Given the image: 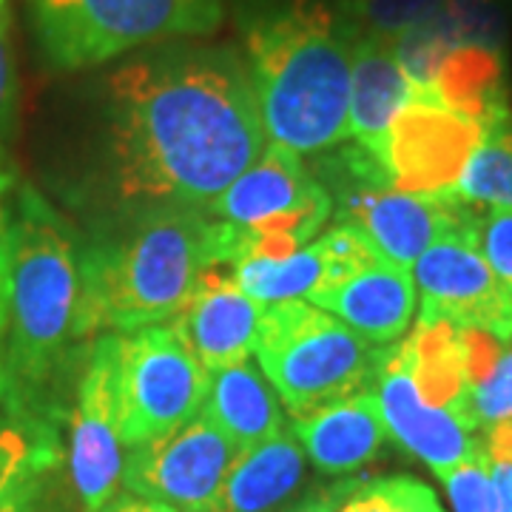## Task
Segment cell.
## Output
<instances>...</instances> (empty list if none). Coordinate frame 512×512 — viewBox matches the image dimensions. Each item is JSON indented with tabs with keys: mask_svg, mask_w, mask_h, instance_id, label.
Listing matches in <instances>:
<instances>
[{
	"mask_svg": "<svg viewBox=\"0 0 512 512\" xmlns=\"http://www.w3.org/2000/svg\"><path fill=\"white\" fill-rule=\"evenodd\" d=\"M114 177L126 200L208 208L268 146L245 57L160 43L106 80Z\"/></svg>",
	"mask_w": 512,
	"mask_h": 512,
	"instance_id": "6da1fadb",
	"label": "cell"
},
{
	"mask_svg": "<svg viewBox=\"0 0 512 512\" xmlns=\"http://www.w3.org/2000/svg\"><path fill=\"white\" fill-rule=\"evenodd\" d=\"M245 66L268 143L322 154L350 140L359 29L328 0H245Z\"/></svg>",
	"mask_w": 512,
	"mask_h": 512,
	"instance_id": "7a4b0ae2",
	"label": "cell"
},
{
	"mask_svg": "<svg viewBox=\"0 0 512 512\" xmlns=\"http://www.w3.org/2000/svg\"><path fill=\"white\" fill-rule=\"evenodd\" d=\"M217 265V220L191 205L146 202L80 251V336L171 322Z\"/></svg>",
	"mask_w": 512,
	"mask_h": 512,
	"instance_id": "3957f363",
	"label": "cell"
},
{
	"mask_svg": "<svg viewBox=\"0 0 512 512\" xmlns=\"http://www.w3.org/2000/svg\"><path fill=\"white\" fill-rule=\"evenodd\" d=\"M6 237L9 348L0 365L26 396L52 407V382L83 339L80 248L55 208L32 188H23Z\"/></svg>",
	"mask_w": 512,
	"mask_h": 512,
	"instance_id": "277c9868",
	"label": "cell"
},
{
	"mask_svg": "<svg viewBox=\"0 0 512 512\" xmlns=\"http://www.w3.org/2000/svg\"><path fill=\"white\" fill-rule=\"evenodd\" d=\"M254 356L293 419L367 390L382 348L305 299L265 305Z\"/></svg>",
	"mask_w": 512,
	"mask_h": 512,
	"instance_id": "5b68a950",
	"label": "cell"
},
{
	"mask_svg": "<svg viewBox=\"0 0 512 512\" xmlns=\"http://www.w3.org/2000/svg\"><path fill=\"white\" fill-rule=\"evenodd\" d=\"M43 57L57 72H83L168 40L214 35L222 0H29Z\"/></svg>",
	"mask_w": 512,
	"mask_h": 512,
	"instance_id": "8992f818",
	"label": "cell"
},
{
	"mask_svg": "<svg viewBox=\"0 0 512 512\" xmlns=\"http://www.w3.org/2000/svg\"><path fill=\"white\" fill-rule=\"evenodd\" d=\"M205 211L231 222L225 262L239 265L245 259H285L311 245L333 217V202L296 151L268 143Z\"/></svg>",
	"mask_w": 512,
	"mask_h": 512,
	"instance_id": "52a82bcc",
	"label": "cell"
},
{
	"mask_svg": "<svg viewBox=\"0 0 512 512\" xmlns=\"http://www.w3.org/2000/svg\"><path fill=\"white\" fill-rule=\"evenodd\" d=\"M211 373L171 322L123 333L120 339V436L128 450L197 416Z\"/></svg>",
	"mask_w": 512,
	"mask_h": 512,
	"instance_id": "ba28073f",
	"label": "cell"
},
{
	"mask_svg": "<svg viewBox=\"0 0 512 512\" xmlns=\"http://www.w3.org/2000/svg\"><path fill=\"white\" fill-rule=\"evenodd\" d=\"M239 450L205 413L160 439L131 447L123 464L128 493L180 512H222V490Z\"/></svg>",
	"mask_w": 512,
	"mask_h": 512,
	"instance_id": "9c48e42d",
	"label": "cell"
},
{
	"mask_svg": "<svg viewBox=\"0 0 512 512\" xmlns=\"http://www.w3.org/2000/svg\"><path fill=\"white\" fill-rule=\"evenodd\" d=\"M333 217L356 225L390 262L413 268L433 242L450 234H478L481 208L458 197L456 191L404 194L396 188H359L333 197Z\"/></svg>",
	"mask_w": 512,
	"mask_h": 512,
	"instance_id": "30bf717a",
	"label": "cell"
},
{
	"mask_svg": "<svg viewBox=\"0 0 512 512\" xmlns=\"http://www.w3.org/2000/svg\"><path fill=\"white\" fill-rule=\"evenodd\" d=\"M120 339L100 333L94 339L86 373L77 387L72 419L69 467L86 510H100L123 484V436H120Z\"/></svg>",
	"mask_w": 512,
	"mask_h": 512,
	"instance_id": "8fae6325",
	"label": "cell"
},
{
	"mask_svg": "<svg viewBox=\"0 0 512 512\" xmlns=\"http://www.w3.org/2000/svg\"><path fill=\"white\" fill-rule=\"evenodd\" d=\"M410 271L421 288L419 319H447L512 342V293L478 251V234H450L433 242Z\"/></svg>",
	"mask_w": 512,
	"mask_h": 512,
	"instance_id": "7c38bea8",
	"label": "cell"
},
{
	"mask_svg": "<svg viewBox=\"0 0 512 512\" xmlns=\"http://www.w3.org/2000/svg\"><path fill=\"white\" fill-rule=\"evenodd\" d=\"M484 137V128L441 106L436 94H413V100L390 128L384 165L396 191L436 194L456 188L467 160Z\"/></svg>",
	"mask_w": 512,
	"mask_h": 512,
	"instance_id": "4fadbf2b",
	"label": "cell"
},
{
	"mask_svg": "<svg viewBox=\"0 0 512 512\" xmlns=\"http://www.w3.org/2000/svg\"><path fill=\"white\" fill-rule=\"evenodd\" d=\"M376 399L387 436L399 441L410 456L421 458L439 478L484 453V439H478L470 424H464L453 410L433 407L421 399L419 387L410 376L402 339L382 348Z\"/></svg>",
	"mask_w": 512,
	"mask_h": 512,
	"instance_id": "5bb4252c",
	"label": "cell"
},
{
	"mask_svg": "<svg viewBox=\"0 0 512 512\" xmlns=\"http://www.w3.org/2000/svg\"><path fill=\"white\" fill-rule=\"evenodd\" d=\"M265 305L251 299L231 276V268L214 265L194 285L183 311L171 319L188 348L208 373L251 359Z\"/></svg>",
	"mask_w": 512,
	"mask_h": 512,
	"instance_id": "9a60e30c",
	"label": "cell"
},
{
	"mask_svg": "<svg viewBox=\"0 0 512 512\" xmlns=\"http://www.w3.org/2000/svg\"><path fill=\"white\" fill-rule=\"evenodd\" d=\"M308 299L342 319L370 345L384 348L396 345L413 322L416 279L407 268L379 254L353 274L316 288Z\"/></svg>",
	"mask_w": 512,
	"mask_h": 512,
	"instance_id": "2e32d148",
	"label": "cell"
},
{
	"mask_svg": "<svg viewBox=\"0 0 512 512\" xmlns=\"http://www.w3.org/2000/svg\"><path fill=\"white\" fill-rule=\"evenodd\" d=\"M291 433L319 473L348 478L379 456L387 441L379 399L373 390H359L322 410L293 419Z\"/></svg>",
	"mask_w": 512,
	"mask_h": 512,
	"instance_id": "e0dca14e",
	"label": "cell"
},
{
	"mask_svg": "<svg viewBox=\"0 0 512 512\" xmlns=\"http://www.w3.org/2000/svg\"><path fill=\"white\" fill-rule=\"evenodd\" d=\"M410 100L413 86L393 55V40L359 35L350 69V137L384 160L390 128Z\"/></svg>",
	"mask_w": 512,
	"mask_h": 512,
	"instance_id": "ac0fdd59",
	"label": "cell"
},
{
	"mask_svg": "<svg viewBox=\"0 0 512 512\" xmlns=\"http://www.w3.org/2000/svg\"><path fill=\"white\" fill-rule=\"evenodd\" d=\"M308 456L291 430L242 450L222 490V512H282L305 490Z\"/></svg>",
	"mask_w": 512,
	"mask_h": 512,
	"instance_id": "d6986e66",
	"label": "cell"
},
{
	"mask_svg": "<svg viewBox=\"0 0 512 512\" xmlns=\"http://www.w3.org/2000/svg\"><path fill=\"white\" fill-rule=\"evenodd\" d=\"M202 413L220 427L239 453L285 430V413L274 384L251 359L211 373V390Z\"/></svg>",
	"mask_w": 512,
	"mask_h": 512,
	"instance_id": "ffe728a7",
	"label": "cell"
},
{
	"mask_svg": "<svg viewBox=\"0 0 512 512\" xmlns=\"http://www.w3.org/2000/svg\"><path fill=\"white\" fill-rule=\"evenodd\" d=\"M433 94L441 106L493 128L512 120L510 80H507V52L484 46H458L441 63Z\"/></svg>",
	"mask_w": 512,
	"mask_h": 512,
	"instance_id": "44dd1931",
	"label": "cell"
},
{
	"mask_svg": "<svg viewBox=\"0 0 512 512\" xmlns=\"http://www.w3.org/2000/svg\"><path fill=\"white\" fill-rule=\"evenodd\" d=\"M458 330L461 328L447 319H419L413 333L402 339V345L421 399L433 407L453 410L464 424L478 430L470 413V384L464 376Z\"/></svg>",
	"mask_w": 512,
	"mask_h": 512,
	"instance_id": "7402d4cb",
	"label": "cell"
},
{
	"mask_svg": "<svg viewBox=\"0 0 512 512\" xmlns=\"http://www.w3.org/2000/svg\"><path fill=\"white\" fill-rule=\"evenodd\" d=\"M60 458L55 410L35 402L18 404L0 419V498L20 481L46 476Z\"/></svg>",
	"mask_w": 512,
	"mask_h": 512,
	"instance_id": "603a6c76",
	"label": "cell"
},
{
	"mask_svg": "<svg viewBox=\"0 0 512 512\" xmlns=\"http://www.w3.org/2000/svg\"><path fill=\"white\" fill-rule=\"evenodd\" d=\"M242 291L262 305L311 296L325 282V259L319 245H305L285 259H245L231 268Z\"/></svg>",
	"mask_w": 512,
	"mask_h": 512,
	"instance_id": "cb8c5ba5",
	"label": "cell"
},
{
	"mask_svg": "<svg viewBox=\"0 0 512 512\" xmlns=\"http://www.w3.org/2000/svg\"><path fill=\"white\" fill-rule=\"evenodd\" d=\"M453 191L476 208L512 211V120L484 131Z\"/></svg>",
	"mask_w": 512,
	"mask_h": 512,
	"instance_id": "d4e9b609",
	"label": "cell"
},
{
	"mask_svg": "<svg viewBox=\"0 0 512 512\" xmlns=\"http://www.w3.org/2000/svg\"><path fill=\"white\" fill-rule=\"evenodd\" d=\"M450 46H484L507 52L510 3L507 0H444L430 15Z\"/></svg>",
	"mask_w": 512,
	"mask_h": 512,
	"instance_id": "484cf974",
	"label": "cell"
},
{
	"mask_svg": "<svg viewBox=\"0 0 512 512\" xmlns=\"http://www.w3.org/2000/svg\"><path fill=\"white\" fill-rule=\"evenodd\" d=\"M336 512H447L439 495L413 476H379L356 481Z\"/></svg>",
	"mask_w": 512,
	"mask_h": 512,
	"instance_id": "4316f807",
	"label": "cell"
},
{
	"mask_svg": "<svg viewBox=\"0 0 512 512\" xmlns=\"http://www.w3.org/2000/svg\"><path fill=\"white\" fill-rule=\"evenodd\" d=\"M444 0H336V9L359 29V35L396 37L427 20Z\"/></svg>",
	"mask_w": 512,
	"mask_h": 512,
	"instance_id": "83f0119b",
	"label": "cell"
},
{
	"mask_svg": "<svg viewBox=\"0 0 512 512\" xmlns=\"http://www.w3.org/2000/svg\"><path fill=\"white\" fill-rule=\"evenodd\" d=\"M470 413L478 427L512 419V348L504 350L490 376L470 390Z\"/></svg>",
	"mask_w": 512,
	"mask_h": 512,
	"instance_id": "f1b7e54d",
	"label": "cell"
},
{
	"mask_svg": "<svg viewBox=\"0 0 512 512\" xmlns=\"http://www.w3.org/2000/svg\"><path fill=\"white\" fill-rule=\"evenodd\" d=\"M453 512H493V484H490V461L487 453L458 464L447 476H441Z\"/></svg>",
	"mask_w": 512,
	"mask_h": 512,
	"instance_id": "f546056e",
	"label": "cell"
},
{
	"mask_svg": "<svg viewBox=\"0 0 512 512\" xmlns=\"http://www.w3.org/2000/svg\"><path fill=\"white\" fill-rule=\"evenodd\" d=\"M478 251L498 282L512 293V211H493L478 228Z\"/></svg>",
	"mask_w": 512,
	"mask_h": 512,
	"instance_id": "4dcf8cb0",
	"label": "cell"
},
{
	"mask_svg": "<svg viewBox=\"0 0 512 512\" xmlns=\"http://www.w3.org/2000/svg\"><path fill=\"white\" fill-rule=\"evenodd\" d=\"M18 123V66L9 37V12H0V148L15 134Z\"/></svg>",
	"mask_w": 512,
	"mask_h": 512,
	"instance_id": "1f68e13d",
	"label": "cell"
},
{
	"mask_svg": "<svg viewBox=\"0 0 512 512\" xmlns=\"http://www.w3.org/2000/svg\"><path fill=\"white\" fill-rule=\"evenodd\" d=\"M458 342H461L464 376H467V384H470V390H473L476 384H481L490 376V370L495 367V362L501 359L504 342L495 339L493 333L478 328L458 330Z\"/></svg>",
	"mask_w": 512,
	"mask_h": 512,
	"instance_id": "d6a6232c",
	"label": "cell"
},
{
	"mask_svg": "<svg viewBox=\"0 0 512 512\" xmlns=\"http://www.w3.org/2000/svg\"><path fill=\"white\" fill-rule=\"evenodd\" d=\"M356 481H359V478H336V481H330V484L316 487L313 493L299 495L291 507H285L282 512H336L339 510V504L345 501V495L356 487Z\"/></svg>",
	"mask_w": 512,
	"mask_h": 512,
	"instance_id": "836d02e7",
	"label": "cell"
},
{
	"mask_svg": "<svg viewBox=\"0 0 512 512\" xmlns=\"http://www.w3.org/2000/svg\"><path fill=\"white\" fill-rule=\"evenodd\" d=\"M490 484L493 512H512V461H490Z\"/></svg>",
	"mask_w": 512,
	"mask_h": 512,
	"instance_id": "e575fe53",
	"label": "cell"
},
{
	"mask_svg": "<svg viewBox=\"0 0 512 512\" xmlns=\"http://www.w3.org/2000/svg\"><path fill=\"white\" fill-rule=\"evenodd\" d=\"M40 481H43V476H32L26 478V481H20L12 493L0 498V512H35Z\"/></svg>",
	"mask_w": 512,
	"mask_h": 512,
	"instance_id": "d590c367",
	"label": "cell"
},
{
	"mask_svg": "<svg viewBox=\"0 0 512 512\" xmlns=\"http://www.w3.org/2000/svg\"><path fill=\"white\" fill-rule=\"evenodd\" d=\"M484 453L490 461H512V419L487 427Z\"/></svg>",
	"mask_w": 512,
	"mask_h": 512,
	"instance_id": "8d00e7d4",
	"label": "cell"
},
{
	"mask_svg": "<svg viewBox=\"0 0 512 512\" xmlns=\"http://www.w3.org/2000/svg\"><path fill=\"white\" fill-rule=\"evenodd\" d=\"M94 512H180L168 504H160V501H151V498H140L134 493H117L111 498L109 504H103L100 510Z\"/></svg>",
	"mask_w": 512,
	"mask_h": 512,
	"instance_id": "74e56055",
	"label": "cell"
},
{
	"mask_svg": "<svg viewBox=\"0 0 512 512\" xmlns=\"http://www.w3.org/2000/svg\"><path fill=\"white\" fill-rule=\"evenodd\" d=\"M9 328V237L0 234V336Z\"/></svg>",
	"mask_w": 512,
	"mask_h": 512,
	"instance_id": "f35d334b",
	"label": "cell"
},
{
	"mask_svg": "<svg viewBox=\"0 0 512 512\" xmlns=\"http://www.w3.org/2000/svg\"><path fill=\"white\" fill-rule=\"evenodd\" d=\"M23 402H35V399H32V396H26L18 384H15V379H12V376L3 370V365H0V419H3L6 413H12V410ZM43 407H46V404H43Z\"/></svg>",
	"mask_w": 512,
	"mask_h": 512,
	"instance_id": "ab89813d",
	"label": "cell"
},
{
	"mask_svg": "<svg viewBox=\"0 0 512 512\" xmlns=\"http://www.w3.org/2000/svg\"><path fill=\"white\" fill-rule=\"evenodd\" d=\"M9 188H12V171L6 168V165L0 163V234L6 231V194H9Z\"/></svg>",
	"mask_w": 512,
	"mask_h": 512,
	"instance_id": "60d3db41",
	"label": "cell"
},
{
	"mask_svg": "<svg viewBox=\"0 0 512 512\" xmlns=\"http://www.w3.org/2000/svg\"><path fill=\"white\" fill-rule=\"evenodd\" d=\"M3 9H6V0H0V12H3Z\"/></svg>",
	"mask_w": 512,
	"mask_h": 512,
	"instance_id": "b9f144b4",
	"label": "cell"
}]
</instances>
